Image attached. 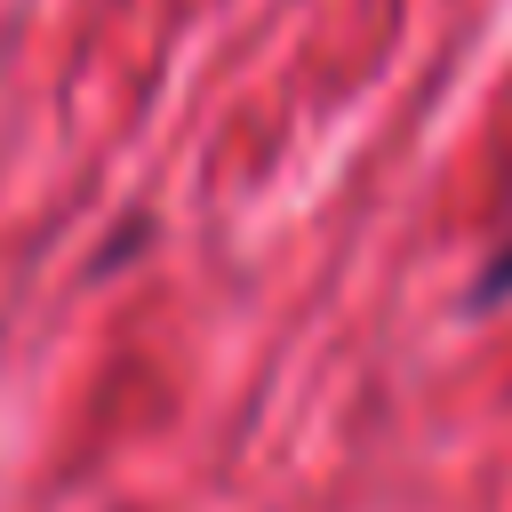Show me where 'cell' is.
<instances>
[{
  "mask_svg": "<svg viewBox=\"0 0 512 512\" xmlns=\"http://www.w3.org/2000/svg\"><path fill=\"white\" fill-rule=\"evenodd\" d=\"M504 296H512V232H504V248L488 256V272L472 280V312H480V304H504Z\"/></svg>",
  "mask_w": 512,
  "mask_h": 512,
  "instance_id": "cell-1",
  "label": "cell"
}]
</instances>
